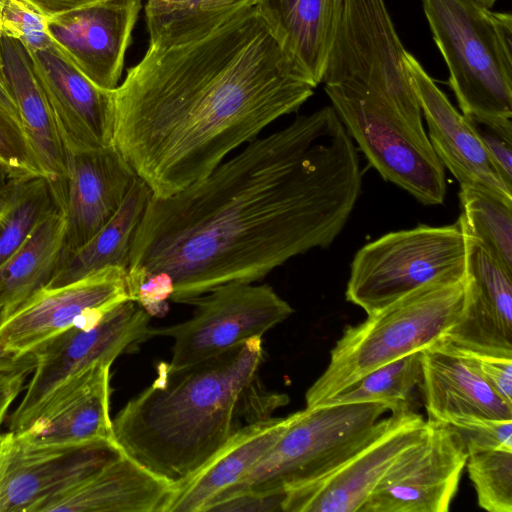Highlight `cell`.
<instances>
[{"label":"cell","mask_w":512,"mask_h":512,"mask_svg":"<svg viewBox=\"0 0 512 512\" xmlns=\"http://www.w3.org/2000/svg\"><path fill=\"white\" fill-rule=\"evenodd\" d=\"M358 152L332 106L246 144L203 180L151 196L127 275L167 272L188 304L222 285L254 283L330 246L361 193Z\"/></svg>","instance_id":"cell-1"},{"label":"cell","mask_w":512,"mask_h":512,"mask_svg":"<svg viewBox=\"0 0 512 512\" xmlns=\"http://www.w3.org/2000/svg\"><path fill=\"white\" fill-rule=\"evenodd\" d=\"M315 87L256 4L242 7L189 32L150 38L113 90V146L152 197L166 198L297 111Z\"/></svg>","instance_id":"cell-2"},{"label":"cell","mask_w":512,"mask_h":512,"mask_svg":"<svg viewBox=\"0 0 512 512\" xmlns=\"http://www.w3.org/2000/svg\"><path fill=\"white\" fill-rule=\"evenodd\" d=\"M263 359L256 337L185 368L161 362L151 385L112 419L116 445L174 485L184 482L239 428L289 402L260 383Z\"/></svg>","instance_id":"cell-3"},{"label":"cell","mask_w":512,"mask_h":512,"mask_svg":"<svg viewBox=\"0 0 512 512\" xmlns=\"http://www.w3.org/2000/svg\"><path fill=\"white\" fill-rule=\"evenodd\" d=\"M466 300V272L438 278L347 326L330 351L324 372L305 394L319 406L373 370L441 339L459 320Z\"/></svg>","instance_id":"cell-4"},{"label":"cell","mask_w":512,"mask_h":512,"mask_svg":"<svg viewBox=\"0 0 512 512\" xmlns=\"http://www.w3.org/2000/svg\"><path fill=\"white\" fill-rule=\"evenodd\" d=\"M462 114L512 121V16L479 0H422Z\"/></svg>","instance_id":"cell-5"},{"label":"cell","mask_w":512,"mask_h":512,"mask_svg":"<svg viewBox=\"0 0 512 512\" xmlns=\"http://www.w3.org/2000/svg\"><path fill=\"white\" fill-rule=\"evenodd\" d=\"M380 403L320 405L294 413L276 444L216 503L242 493L286 491L321 478L356 453L380 429Z\"/></svg>","instance_id":"cell-6"},{"label":"cell","mask_w":512,"mask_h":512,"mask_svg":"<svg viewBox=\"0 0 512 512\" xmlns=\"http://www.w3.org/2000/svg\"><path fill=\"white\" fill-rule=\"evenodd\" d=\"M466 235L460 220L445 226L419 225L382 235L355 254L346 300L375 313L438 278L464 275Z\"/></svg>","instance_id":"cell-7"},{"label":"cell","mask_w":512,"mask_h":512,"mask_svg":"<svg viewBox=\"0 0 512 512\" xmlns=\"http://www.w3.org/2000/svg\"><path fill=\"white\" fill-rule=\"evenodd\" d=\"M150 318L140 304L127 300L99 320L76 324L33 349V374L10 417L9 432L25 430L48 399L93 365H112L118 356L146 341Z\"/></svg>","instance_id":"cell-8"},{"label":"cell","mask_w":512,"mask_h":512,"mask_svg":"<svg viewBox=\"0 0 512 512\" xmlns=\"http://www.w3.org/2000/svg\"><path fill=\"white\" fill-rule=\"evenodd\" d=\"M193 315L170 326L150 327L148 337L173 340L171 370L185 368L220 355L262 336L289 318L294 310L266 284L230 283L188 302Z\"/></svg>","instance_id":"cell-9"},{"label":"cell","mask_w":512,"mask_h":512,"mask_svg":"<svg viewBox=\"0 0 512 512\" xmlns=\"http://www.w3.org/2000/svg\"><path fill=\"white\" fill-rule=\"evenodd\" d=\"M428 430V422L416 411L392 413L334 470L286 490L283 512H360L390 470L425 440Z\"/></svg>","instance_id":"cell-10"},{"label":"cell","mask_w":512,"mask_h":512,"mask_svg":"<svg viewBox=\"0 0 512 512\" xmlns=\"http://www.w3.org/2000/svg\"><path fill=\"white\" fill-rule=\"evenodd\" d=\"M406 52L384 0H342L322 82L416 96L405 66Z\"/></svg>","instance_id":"cell-11"},{"label":"cell","mask_w":512,"mask_h":512,"mask_svg":"<svg viewBox=\"0 0 512 512\" xmlns=\"http://www.w3.org/2000/svg\"><path fill=\"white\" fill-rule=\"evenodd\" d=\"M132 300L127 270L109 266L58 287H42L0 322V349L17 357L82 322Z\"/></svg>","instance_id":"cell-12"},{"label":"cell","mask_w":512,"mask_h":512,"mask_svg":"<svg viewBox=\"0 0 512 512\" xmlns=\"http://www.w3.org/2000/svg\"><path fill=\"white\" fill-rule=\"evenodd\" d=\"M425 440L402 458L360 512H448L468 452L449 424L428 421Z\"/></svg>","instance_id":"cell-13"},{"label":"cell","mask_w":512,"mask_h":512,"mask_svg":"<svg viewBox=\"0 0 512 512\" xmlns=\"http://www.w3.org/2000/svg\"><path fill=\"white\" fill-rule=\"evenodd\" d=\"M119 452L106 442L36 447L0 434V512H38Z\"/></svg>","instance_id":"cell-14"},{"label":"cell","mask_w":512,"mask_h":512,"mask_svg":"<svg viewBox=\"0 0 512 512\" xmlns=\"http://www.w3.org/2000/svg\"><path fill=\"white\" fill-rule=\"evenodd\" d=\"M141 0H98L47 18L52 42L93 84L114 90Z\"/></svg>","instance_id":"cell-15"},{"label":"cell","mask_w":512,"mask_h":512,"mask_svg":"<svg viewBox=\"0 0 512 512\" xmlns=\"http://www.w3.org/2000/svg\"><path fill=\"white\" fill-rule=\"evenodd\" d=\"M465 235V306L456 324L437 342L473 356L512 359V271L478 240Z\"/></svg>","instance_id":"cell-16"},{"label":"cell","mask_w":512,"mask_h":512,"mask_svg":"<svg viewBox=\"0 0 512 512\" xmlns=\"http://www.w3.org/2000/svg\"><path fill=\"white\" fill-rule=\"evenodd\" d=\"M30 56L65 151L113 146V90L93 84L54 43Z\"/></svg>","instance_id":"cell-17"},{"label":"cell","mask_w":512,"mask_h":512,"mask_svg":"<svg viewBox=\"0 0 512 512\" xmlns=\"http://www.w3.org/2000/svg\"><path fill=\"white\" fill-rule=\"evenodd\" d=\"M404 61L427 123V136L443 167L460 187L479 189L512 202V187L496 169L469 120L408 51Z\"/></svg>","instance_id":"cell-18"},{"label":"cell","mask_w":512,"mask_h":512,"mask_svg":"<svg viewBox=\"0 0 512 512\" xmlns=\"http://www.w3.org/2000/svg\"><path fill=\"white\" fill-rule=\"evenodd\" d=\"M66 155L67 227L61 256L81 247L103 228L138 177L114 146Z\"/></svg>","instance_id":"cell-19"},{"label":"cell","mask_w":512,"mask_h":512,"mask_svg":"<svg viewBox=\"0 0 512 512\" xmlns=\"http://www.w3.org/2000/svg\"><path fill=\"white\" fill-rule=\"evenodd\" d=\"M110 368L106 363L90 367L48 399L25 430L13 434L36 447L116 445L110 416Z\"/></svg>","instance_id":"cell-20"},{"label":"cell","mask_w":512,"mask_h":512,"mask_svg":"<svg viewBox=\"0 0 512 512\" xmlns=\"http://www.w3.org/2000/svg\"><path fill=\"white\" fill-rule=\"evenodd\" d=\"M175 485L119 449L96 471L46 501L38 512H168Z\"/></svg>","instance_id":"cell-21"},{"label":"cell","mask_w":512,"mask_h":512,"mask_svg":"<svg viewBox=\"0 0 512 512\" xmlns=\"http://www.w3.org/2000/svg\"><path fill=\"white\" fill-rule=\"evenodd\" d=\"M421 366L428 421L449 423L469 416L512 420V406L489 386L474 356L435 342L421 350Z\"/></svg>","instance_id":"cell-22"},{"label":"cell","mask_w":512,"mask_h":512,"mask_svg":"<svg viewBox=\"0 0 512 512\" xmlns=\"http://www.w3.org/2000/svg\"><path fill=\"white\" fill-rule=\"evenodd\" d=\"M294 413L239 428L192 476L175 485L168 512H206L213 500L239 482L276 444Z\"/></svg>","instance_id":"cell-23"},{"label":"cell","mask_w":512,"mask_h":512,"mask_svg":"<svg viewBox=\"0 0 512 512\" xmlns=\"http://www.w3.org/2000/svg\"><path fill=\"white\" fill-rule=\"evenodd\" d=\"M342 0H258L278 42L317 86L322 83Z\"/></svg>","instance_id":"cell-24"},{"label":"cell","mask_w":512,"mask_h":512,"mask_svg":"<svg viewBox=\"0 0 512 512\" xmlns=\"http://www.w3.org/2000/svg\"><path fill=\"white\" fill-rule=\"evenodd\" d=\"M3 74L29 143L44 175L65 183L67 155L33 69L30 52L20 41L0 37Z\"/></svg>","instance_id":"cell-25"},{"label":"cell","mask_w":512,"mask_h":512,"mask_svg":"<svg viewBox=\"0 0 512 512\" xmlns=\"http://www.w3.org/2000/svg\"><path fill=\"white\" fill-rule=\"evenodd\" d=\"M151 196L147 184L137 177L103 228L84 245L60 257L45 287L66 285L109 266L127 270L133 239Z\"/></svg>","instance_id":"cell-26"},{"label":"cell","mask_w":512,"mask_h":512,"mask_svg":"<svg viewBox=\"0 0 512 512\" xmlns=\"http://www.w3.org/2000/svg\"><path fill=\"white\" fill-rule=\"evenodd\" d=\"M66 227L65 208L60 207L0 265V322L48 284L61 257Z\"/></svg>","instance_id":"cell-27"},{"label":"cell","mask_w":512,"mask_h":512,"mask_svg":"<svg viewBox=\"0 0 512 512\" xmlns=\"http://www.w3.org/2000/svg\"><path fill=\"white\" fill-rule=\"evenodd\" d=\"M64 204L65 183L45 175L17 182L0 214V265L23 245L39 224Z\"/></svg>","instance_id":"cell-28"},{"label":"cell","mask_w":512,"mask_h":512,"mask_svg":"<svg viewBox=\"0 0 512 512\" xmlns=\"http://www.w3.org/2000/svg\"><path fill=\"white\" fill-rule=\"evenodd\" d=\"M421 379L420 350L380 366L320 405L380 403L392 413L415 411Z\"/></svg>","instance_id":"cell-29"},{"label":"cell","mask_w":512,"mask_h":512,"mask_svg":"<svg viewBox=\"0 0 512 512\" xmlns=\"http://www.w3.org/2000/svg\"><path fill=\"white\" fill-rule=\"evenodd\" d=\"M459 199L465 232L512 271V202L471 187H460Z\"/></svg>","instance_id":"cell-30"},{"label":"cell","mask_w":512,"mask_h":512,"mask_svg":"<svg viewBox=\"0 0 512 512\" xmlns=\"http://www.w3.org/2000/svg\"><path fill=\"white\" fill-rule=\"evenodd\" d=\"M258 0H148L145 18L150 38L189 32Z\"/></svg>","instance_id":"cell-31"},{"label":"cell","mask_w":512,"mask_h":512,"mask_svg":"<svg viewBox=\"0 0 512 512\" xmlns=\"http://www.w3.org/2000/svg\"><path fill=\"white\" fill-rule=\"evenodd\" d=\"M467 471L479 507L512 512V451L496 449L468 455Z\"/></svg>","instance_id":"cell-32"},{"label":"cell","mask_w":512,"mask_h":512,"mask_svg":"<svg viewBox=\"0 0 512 512\" xmlns=\"http://www.w3.org/2000/svg\"><path fill=\"white\" fill-rule=\"evenodd\" d=\"M0 37L23 43L30 51L52 45L47 31V18L26 0H0Z\"/></svg>","instance_id":"cell-33"},{"label":"cell","mask_w":512,"mask_h":512,"mask_svg":"<svg viewBox=\"0 0 512 512\" xmlns=\"http://www.w3.org/2000/svg\"><path fill=\"white\" fill-rule=\"evenodd\" d=\"M0 163L20 178L44 175L20 118L1 104Z\"/></svg>","instance_id":"cell-34"},{"label":"cell","mask_w":512,"mask_h":512,"mask_svg":"<svg viewBox=\"0 0 512 512\" xmlns=\"http://www.w3.org/2000/svg\"><path fill=\"white\" fill-rule=\"evenodd\" d=\"M447 424L459 433L468 455L485 450L512 451V420L469 416Z\"/></svg>","instance_id":"cell-35"},{"label":"cell","mask_w":512,"mask_h":512,"mask_svg":"<svg viewBox=\"0 0 512 512\" xmlns=\"http://www.w3.org/2000/svg\"><path fill=\"white\" fill-rule=\"evenodd\" d=\"M467 119L496 169L504 181L512 187V121L496 123Z\"/></svg>","instance_id":"cell-36"},{"label":"cell","mask_w":512,"mask_h":512,"mask_svg":"<svg viewBox=\"0 0 512 512\" xmlns=\"http://www.w3.org/2000/svg\"><path fill=\"white\" fill-rule=\"evenodd\" d=\"M130 298L136 301L152 317L162 316L168 309L174 283L164 271L149 273L141 278L127 280Z\"/></svg>","instance_id":"cell-37"},{"label":"cell","mask_w":512,"mask_h":512,"mask_svg":"<svg viewBox=\"0 0 512 512\" xmlns=\"http://www.w3.org/2000/svg\"><path fill=\"white\" fill-rule=\"evenodd\" d=\"M34 366L32 353L17 357L0 349V427Z\"/></svg>","instance_id":"cell-38"},{"label":"cell","mask_w":512,"mask_h":512,"mask_svg":"<svg viewBox=\"0 0 512 512\" xmlns=\"http://www.w3.org/2000/svg\"><path fill=\"white\" fill-rule=\"evenodd\" d=\"M474 357L480 373L489 386L503 401L512 406V359L490 356Z\"/></svg>","instance_id":"cell-39"},{"label":"cell","mask_w":512,"mask_h":512,"mask_svg":"<svg viewBox=\"0 0 512 512\" xmlns=\"http://www.w3.org/2000/svg\"><path fill=\"white\" fill-rule=\"evenodd\" d=\"M286 491L275 493H242L213 505L210 511H282Z\"/></svg>","instance_id":"cell-40"},{"label":"cell","mask_w":512,"mask_h":512,"mask_svg":"<svg viewBox=\"0 0 512 512\" xmlns=\"http://www.w3.org/2000/svg\"><path fill=\"white\" fill-rule=\"evenodd\" d=\"M46 18L66 13L98 0H26Z\"/></svg>","instance_id":"cell-41"},{"label":"cell","mask_w":512,"mask_h":512,"mask_svg":"<svg viewBox=\"0 0 512 512\" xmlns=\"http://www.w3.org/2000/svg\"><path fill=\"white\" fill-rule=\"evenodd\" d=\"M24 178L18 177L9 168L0 163V209L5 207L15 185Z\"/></svg>","instance_id":"cell-42"},{"label":"cell","mask_w":512,"mask_h":512,"mask_svg":"<svg viewBox=\"0 0 512 512\" xmlns=\"http://www.w3.org/2000/svg\"><path fill=\"white\" fill-rule=\"evenodd\" d=\"M487 7L491 8L498 0H479Z\"/></svg>","instance_id":"cell-43"},{"label":"cell","mask_w":512,"mask_h":512,"mask_svg":"<svg viewBox=\"0 0 512 512\" xmlns=\"http://www.w3.org/2000/svg\"><path fill=\"white\" fill-rule=\"evenodd\" d=\"M2 210L0 209V214H1Z\"/></svg>","instance_id":"cell-44"}]
</instances>
